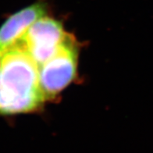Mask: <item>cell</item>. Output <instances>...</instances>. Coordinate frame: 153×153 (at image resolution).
Masks as SVG:
<instances>
[{"label": "cell", "mask_w": 153, "mask_h": 153, "mask_svg": "<svg viewBox=\"0 0 153 153\" xmlns=\"http://www.w3.org/2000/svg\"><path fill=\"white\" fill-rule=\"evenodd\" d=\"M45 101L39 83V67L19 42L1 57L0 115L32 112Z\"/></svg>", "instance_id": "cell-1"}, {"label": "cell", "mask_w": 153, "mask_h": 153, "mask_svg": "<svg viewBox=\"0 0 153 153\" xmlns=\"http://www.w3.org/2000/svg\"><path fill=\"white\" fill-rule=\"evenodd\" d=\"M77 57V45L67 34L56 54L39 68V83L45 100L54 99L74 80Z\"/></svg>", "instance_id": "cell-2"}, {"label": "cell", "mask_w": 153, "mask_h": 153, "mask_svg": "<svg viewBox=\"0 0 153 153\" xmlns=\"http://www.w3.org/2000/svg\"><path fill=\"white\" fill-rule=\"evenodd\" d=\"M67 34L59 21L44 16L31 25L20 42L40 68L56 54Z\"/></svg>", "instance_id": "cell-3"}, {"label": "cell", "mask_w": 153, "mask_h": 153, "mask_svg": "<svg viewBox=\"0 0 153 153\" xmlns=\"http://www.w3.org/2000/svg\"><path fill=\"white\" fill-rule=\"evenodd\" d=\"M46 5L35 2L11 15L0 27V54L21 42L31 25L46 16Z\"/></svg>", "instance_id": "cell-4"}, {"label": "cell", "mask_w": 153, "mask_h": 153, "mask_svg": "<svg viewBox=\"0 0 153 153\" xmlns=\"http://www.w3.org/2000/svg\"><path fill=\"white\" fill-rule=\"evenodd\" d=\"M1 57H2V55L0 54V72H1Z\"/></svg>", "instance_id": "cell-5"}]
</instances>
